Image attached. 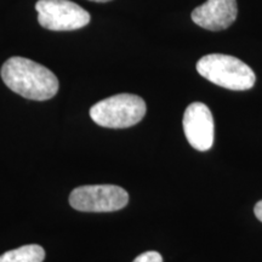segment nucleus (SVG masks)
I'll use <instances>...</instances> for the list:
<instances>
[{
    "instance_id": "f257e3e1",
    "label": "nucleus",
    "mask_w": 262,
    "mask_h": 262,
    "mask_svg": "<svg viewBox=\"0 0 262 262\" xmlns=\"http://www.w3.org/2000/svg\"><path fill=\"white\" fill-rule=\"evenodd\" d=\"M2 79L14 93L28 100H50L57 94L58 80L52 72L29 58L15 56L2 67Z\"/></svg>"
},
{
    "instance_id": "f03ea898",
    "label": "nucleus",
    "mask_w": 262,
    "mask_h": 262,
    "mask_svg": "<svg viewBox=\"0 0 262 262\" xmlns=\"http://www.w3.org/2000/svg\"><path fill=\"white\" fill-rule=\"evenodd\" d=\"M196 71L206 80L233 91L251 89L256 80L254 71L247 63L224 54L203 56L196 62Z\"/></svg>"
},
{
    "instance_id": "7ed1b4c3",
    "label": "nucleus",
    "mask_w": 262,
    "mask_h": 262,
    "mask_svg": "<svg viewBox=\"0 0 262 262\" xmlns=\"http://www.w3.org/2000/svg\"><path fill=\"white\" fill-rule=\"evenodd\" d=\"M142 97L133 94L114 95L94 104L90 117L97 125L111 129H124L136 125L146 114Z\"/></svg>"
},
{
    "instance_id": "20e7f679",
    "label": "nucleus",
    "mask_w": 262,
    "mask_h": 262,
    "mask_svg": "<svg viewBox=\"0 0 262 262\" xmlns=\"http://www.w3.org/2000/svg\"><path fill=\"white\" fill-rule=\"evenodd\" d=\"M129 203L125 189L114 185L80 186L72 191L70 204L84 212H111L123 209Z\"/></svg>"
},
{
    "instance_id": "39448f33",
    "label": "nucleus",
    "mask_w": 262,
    "mask_h": 262,
    "mask_svg": "<svg viewBox=\"0 0 262 262\" xmlns=\"http://www.w3.org/2000/svg\"><path fill=\"white\" fill-rule=\"evenodd\" d=\"M39 25L49 31H75L90 22V14L71 0H39L35 4Z\"/></svg>"
},
{
    "instance_id": "423d86ee",
    "label": "nucleus",
    "mask_w": 262,
    "mask_h": 262,
    "mask_svg": "<svg viewBox=\"0 0 262 262\" xmlns=\"http://www.w3.org/2000/svg\"><path fill=\"white\" fill-rule=\"evenodd\" d=\"M182 125L186 139L193 148L205 152L214 145V118L206 104H189L183 114Z\"/></svg>"
},
{
    "instance_id": "0eeeda50",
    "label": "nucleus",
    "mask_w": 262,
    "mask_h": 262,
    "mask_svg": "<svg viewBox=\"0 0 262 262\" xmlns=\"http://www.w3.org/2000/svg\"><path fill=\"white\" fill-rule=\"evenodd\" d=\"M238 15L237 0H206L193 10L192 19L199 27L217 32L228 28Z\"/></svg>"
},
{
    "instance_id": "6e6552de",
    "label": "nucleus",
    "mask_w": 262,
    "mask_h": 262,
    "mask_svg": "<svg viewBox=\"0 0 262 262\" xmlns=\"http://www.w3.org/2000/svg\"><path fill=\"white\" fill-rule=\"evenodd\" d=\"M45 250L40 245L29 244L0 255V262H42Z\"/></svg>"
},
{
    "instance_id": "1a4fd4ad",
    "label": "nucleus",
    "mask_w": 262,
    "mask_h": 262,
    "mask_svg": "<svg viewBox=\"0 0 262 262\" xmlns=\"http://www.w3.org/2000/svg\"><path fill=\"white\" fill-rule=\"evenodd\" d=\"M134 262H163V257L157 251H147L139 255Z\"/></svg>"
},
{
    "instance_id": "9d476101",
    "label": "nucleus",
    "mask_w": 262,
    "mask_h": 262,
    "mask_svg": "<svg viewBox=\"0 0 262 262\" xmlns=\"http://www.w3.org/2000/svg\"><path fill=\"white\" fill-rule=\"evenodd\" d=\"M254 212L255 216L257 217V220H260L262 222V201L256 203V205H255L254 208Z\"/></svg>"
},
{
    "instance_id": "9b49d317",
    "label": "nucleus",
    "mask_w": 262,
    "mask_h": 262,
    "mask_svg": "<svg viewBox=\"0 0 262 262\" xmlns=\"http://www.w3.org/2000/svg\"><path fill=\"white\" fill-rule=\"evenodd\" d=\"M90 2H96V3H107V2H111V0H90Z\"/></svg>"
}]
</instances>
